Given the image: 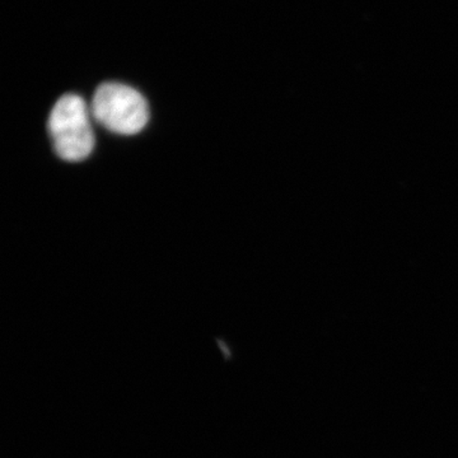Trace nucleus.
Returning a JSON list of instances; mask_svg holds the SVG:
<instances>
[{
    "instance_id": "nucleus-1",
    "label": "nucleus",
    "mask_w": 458,
    "mask_h": 458,
    "mask_svg": "<svg viewBox=\"0 0 458 458\" xmlns=\"http://www.w3.org/2000/svg\"><path fill=\"white\" fill-rule=\"evenodd\" d=\"M49 132L60 158L69 162L86 159L95 147V135L84 99L73 93L57 99L49 117Z\"/></svg>"
},
{
    "instance_id": "nucleus-2",
    "label": "nucleus",
    "mask_w": 458,
    "mask_h": 458,
    "mask_svg": "<svg viewBox=\"0 0 458 458\" xmlns=\"http://www.w3.org/2000/svg\"><path fill=\"white\" fill-rule=\"evenodd\" d=\"M93 117L107 131L132 135L143 131L149 120L147 99L126 84L108 82L96 89Z\"/></svg>"
}]
</instances>
